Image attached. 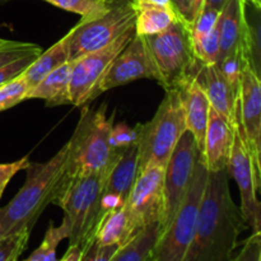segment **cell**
Masks as SVG:
<instances>
[{"instance_id":"cell-4","label":"cell","mask_w":261,"mask_h":261,"mask_svg":"<svg viewBox=\"0 0 261 261\" xmlns=\"http://www.w3.org/2000/svg\"><path fill=\"white\" fill-rule=\"evenodd\" d=\"M106 181L107 176L99 173L76 176L61 185L53 203L63 209L69 222V245L78 247L83 256L107 216L101 203Z\"/></svg>"},{"instance_id":"cell-33","label":"cell","mask_w":261,"mask_h":261,"mask_svg":"<svg viewBox=\"0 0 261 261\" xmlns=\"http://www.w3.org/2000/svg\"><path fill=\"white\" fill-rule=\"evenodd\" d=\"M218 10L212 9V8H201L199 14L196 15L194 22L190 24L191 38L196 40V38L211 32L218 23Z\"/></svg>"},{"instance_id":"cell-9","label":"cell","mask_w":261,"mask_h":261,"mask_svg":"<svg viewBox=\"0 0 261 261\" xmlns=\"http://www.w3.org/2000/svg\"><path fill=\"white\" fill-rule=\"evenodd\" d=\"M134 35L135 27L122 33L105 47L75 59L69 83V105L84 106L97 98V88L110 64L121 53Z\"/></svg>"},{"instance_id":"cell-32","label":"cell","mask_w":261,"mask_h":261,"mask_svg":"<svg viewBox=\"0 0 261 261\" xmlns=\"http://www.w3.org/2000/svg\"><path fill=\"white\" fill-rule=\"evenodd\" d=\"M41 53H42V48L37 43L7 40L0 45V66L15 59L27 55H38Z\"/></svg>"},{"instance_id":"cell-3","label":"cell","mask_w":261,"mask_h":261,"mask_svg":"<svg viewBox=\"0 0 261 261\" xmlns=\"http://www.w3.org/2000/svg\"><path fill=\"white\" fill-rule=\"evenodd\" d=\"M114 117L115 112L111 116L107 115L106 102L96 111L91 107L82 109L78 125L68 140L69 149L63 184L76 176L93 173L109 177L110 171L124 152L114 149L110 144Z\"/></svg>"},{"instance_id":"cell-29","label":"cell","mask_w":261,"mask_h":261,"mask_svg":"<svg viewBox=\"0 0 261 261\" xmlns=\"http://www.w3.org/2000/svg\"><path fill=\"white\" fill-rule=\"evenodd\" d=\"M43 2L66 12L75 13L82 18H88L105 12L109 7L110 0H43Z\"/></svg>"},{"instance_id":"cell-11","label":"cell","mask_w":261,"mask_h":261,"mask_svg":"<svg viewBox=\"0 0 261 261\" xmlns=\"http://www.w3.org/2000/svg\"><path fill=\"white\" fill-rule=\"evenodd\" d=\"M236 122L255 171L261 180V83L260 76L245 65L236 102Z\"/></svg>"},{"instance_id":"cell-8","label":"cell","mask_w":261,"mask_h":261,"mask_svg":"<svg viewBox=\"0 0 261 261\" xmlns=\"http://www.w3.org/2000/svg\"><path fill=\"white\" fill-rule=\"evenodd\" d=\"M134 27V0H110L105 12L88 18H81L66 33L69 56L70 59H76L105 47Z\"/></svg>"},{"instance_id":"cell-23","label":"cell","mask_w":261,"mask_h":261,"mask_svg":"<svg viewBox=\"0 0 261 261\" xmlns=\"http://www.w3.org/2000/svg\"><path fill=\"white\" fill-rule=\"evenodd\" d=\"M160 236V222L145 224L124 246L117 249L111 261H152L153 251Z\"/></svg>"},{"instance_id":"cell-42","label":"cell","mask_w":261,"mask_h":261,"mask_svg":"<svg viewBox=\"0 0 261 261\" xmlns=\"http://www.w3.org/2000/svg\"><path fill=\"white\" fill-rule=\"evenodd\" d=\"M203 4L204 0H195V2H194V15H195V18L196 15L199 14V12L201 10V8H203Z\"/></svg>"},{"instance_id":"cell-24","label":"cell","mask_w":261,"mask_h":261,"mask_svg":"<svg viewBox=\"0 0 261 261\" xmlns=\"http://www.w3.org/2000/svg\"><path fill=\"white\" fill-rule=\"evenodd\" d=\"M70 60L66 35L54 43L50 48L41 53L20 75L25 79L31 88L36 86L41 79L45 78L48 73L55 70L64 63Z\"/></svg>"},{"instance_id":"cell-17","label":"cell","mask_w":261,"mask_h":261,"mask_svg":"<svg viewBox=\"0 0 261 261\" xmlns=\"http://www.w3.org/2000/svg\"><path fill=\"white\" fill-rule=\"evenodd\" d=\"M176 88H177L181 103H182L186 130L191 133L195 139L196 147L201 153L204 147L206 124H208L209 110H211L209 99L201 84L199 83L196 74H190Z\"/></svg>"},{"instance_id":"cell-25","label":"cell","mask_w":261,"mask_h":261,"mask_svg":"<svg viewBox=\"0 0 261 261\" xmlns=\"http://www.w3.org/2000/svg\"><path fill=\"white\" fill-rule=\"evenodd\" d=\"M260 9L246 4V22H245L244 43L247 63L250 68L260 76L261 42H260Z\"/></svg>"},{"instance_id":"cell-20","label":"cell","mask_w":261,"mask_h":261,"mask_svg":"<svg viewBox=\"0 0 261 261\" xmlns=\"http://www.w3.org/2000/svg\"><path fill=\"white\" fill-rule=\"evenodd\" d=\"M74 64L75 59H70L48 73L33 88L30 89L25 99H43L47 106L69 105V83Z\"/></svg>"},{"instance_id":"cell-38","label":"cell","mask_w":261,"mask_h":261,"mask_svg":"<svg viewBox=\"0 0 261 261\" xmlns=\"http://www.w3.org/2000/svg\"><path fill=\"white\" fill-rule=\"evenodd\" d=\"M117 249L119 247L115 246V245L101 246V245H97L93 242L88 251L84 254L82 261H111Z\"/></svg>"},{"instance_id":"cell-18","label":"cell","mask_w":261,"mask_h":261,"mask_svg":"<svg viewBox=\"0 0 261 261\" xmlns=\"http://www.w3.org/2000/svg\"><path fill=\"white\" fill-rule=\"evenodd\" d=\"M196 78L208 97L211 107L233 122L236 119L237 94L221 73L217 63L201 64Z\"/></svg>"},{"instance_id":"cell-15","label":"cell","mask_w":261,"mask_h":261,"mask_svg":"<svg viewBox=\"0 0 261 261\" xmlns=\"http://www.w3.org/2000/svg\"><path fill=\"white\" fill-rule=\"evenodd\" d=\"M234 138V121L219 114L211 107L204 137L203 152L200 153L201 162L208 171L226 170L231 155Z\"/></svg>"},{"instance_id":"cell-40","label":"cell","mask_w":261,"mask_h":261,"mask_svg":"<svg viewBox=\"0 0 261 261\" xmlns=\"http://www.w3.org/2000/svg\"><path fill=\"white\" fill-rule=\"evenodd\" d=\"M82 259H83V252L76 246H70V245L61 257L63 261H82Z\"/></svg>"},{"instance_id":"cell-36","label":"cell","mask_w":261,"mask_h":261,"mask_svg":"<svg viewBox=\"0 0 261 261\" xmlns=\"http://www.w3.org/2000/svg\"><path fill=\"white\" fill-rule=\"evenodd\" d=\"M234 261H260L261 260V232H252L251 237L242 246L241 252L233 256Z\"/></svg>"},{"instance_id":"cell-34","label":"cell","mask_w":261,"mask_h":261,"mask_svg":"<svg viewBox=\"0 0 261 261\" xmlns=\"http://www.w3.org/2000/svg\"><path fill=\"white\" fill-rule=\"evenodd\" d=\"M110 144L116 150H125L137 144V130L129 127L124 122L112 125L110 132Z\"/></svg>"},{"instance_id":"cell-19","label":"cell","mask_w":261,"mask_h":261,"mask_svg":"<svg viewBox=\"0 0 261 261\" xmlns=\"http://www.w3.org/2000/svg\"><path fill=\"white\" fill-rule=\"evenodd\" d=\"M246 22V0H227L219 12V60L244 40ZM218 60V61H219Z\"/></svg>"},{"instance_id":"cell-27","label":"cell","mask_w":261,"mask_h":261,"mask_svg":"<svg viewBox=\"0 0 261 261\" xmlns=\"http://www.w3.org/2000/svg\"><path fill=\"white\" fill-rule=\"evenodd\" d=\"M246 64L247 58L242 42L239 43L231 53L227 54L217 63L221 73L223 74V76L232 87V89L236 92V94H239L240 82H241L242 71H244Z\"/></svg>"},{"instance_id":"cell-7","label":"cell","mask_w":261,"mask_h":261,"mask_svg":"<svg viewBox=\"0 0 261 261\" xmlns=\"http://www.w3.org/2000/svg\"><path fill=\"white\" fill-rule=\"evenodd\" d=\"M208 170L200 160L199 152L198 160L194 167V175L190 186L186 193L182 204L172 222L158 239L157 245L152 255V261H184L186 252L193 242L198 223L199 208L205 189Z\"/></svg>"},{"instance_id":"cell-22","label":"cell","mask_w":261,"mask_h":261,"mask_svg":"<svg viewBox=\"0 0 261 261\" xmlns=\"http://www.w3.org/2000/svg\"><path fill=\"white\" fill-rule=\"evenodd\" d=\"M134 7L135 33L138 36H149L163 32L178 18L171 5L134 0Z\"/></svg>"},{"instance_id":"cell-14","label":"cell","mask_w":261,"mask_h":261,"mask_svg":"<svg viewBox=\"0 0 261 261\" xmlns=\"http://www.w3.org/2000/svg\"><path fill=\"white\" fill-rule=\"evenodd\" d=\"M143 78L153 79V73L143 37L135 33L129 43L110 64L97 88V97L110 89Z\"/></svg>"},{"instance_id":"cell-5","label":"cell","mask_w":261,"mask_h":261,"mask_svg":"<svg viewBox=\"0 0 261 261\" xmlns=\"http://www.w3.org/2000/svg\"><path fill=\"white\" fill-rule=\"evenodd\" d=\"M142 37L153 79L165 91L176 88L190 74H196L200 69L201 63L194 53L190 25L180 18L163 32Z\"/></svg>"},{"instance_id":"cell-37","label":"cell","mask_w":261,"mask_h":261,"mask_svg":"<svg viewBox=\"0 0 261 261\" xmlns=\"http://www.w3.org/2000/svg\"><path fill=\"white\" fill-rule=\"evenodd\" d=\"M30 162L31 161L28 160V157H23L22 160H18L15 162L0 165V199H2L3 193H4L5 188L9 184V181L12 180L13 176L19 172V171L24 170Z\"/></svg>"},{"instance_id":"cell-43","label":"cell","mask_w":261,"mask_h":261,"mask_svg":"<svg viewBox=\"0 0 261 261\" xmlns=\"http://www.w3.org/2000/svg\"><path fill=\"white\" fill-rule=\"evenodd\" d=\"M135 2H149V3H155V4H161V5H171L170 0H135Z\"/></svg>"},{"instance_id":"cell-31","label":"cell","mask_w":261,"mask_h":261,"mask_svg":"<svg viewBox=\"0 0 261 261\" xmlns=\"http://www.w3.org/2000/svg\"><path fill=\"white\" fill-rule=\"evenodd\" d=\"M31 87L22 75L0 86V112L24 101Z\"/></svg>"},{"instance_id":"cell-28","label":"cell","mask_w":261,"mask_h":261,"mask_svg":"<svg viewBox=\"0 0 261 261\" xmlns=\"http://www.w3.org/2000/svg\"><path fill=\"white\" fill-rule=\"evenodd\" d=\"M193 47L196 59L201 64L218 63L219 53H221L218 25H216L206 35L201 36V37L196 38V40H193Z\"/></svg>"},{"instance_id":"cell-10","label":"cell","mask_w":261,"mask_h":261,"mask_svg":"<svg viewBox=\"0 0 261 261\" xmlns=\"http://www.w3.org/2000/svg\"><path fill=\"white\" fill-rule=\"evenodd\" d=\"M198 155L199 149L196 147L195 139L191 133L186 130L181 135L165 167V177H163L165 209L161 222V234L170 226L185 199L193 178Z\"/></svg>"},{"instance_id":"cell-30","label":"cell","mask_w":261,"mask_h":261,"mask_svg":"<svg viewBox=\"0 0 261 261\" xmlns=\"http://www.w3.org/2000/svg\"><path fill=\"white\" fill-rule=\"evenodd\" d=\"M31 228H22L0 239V261H17L25 250Z\"/></svg>"},{"instance_id":"cell-39","label":"cell","mask_w":261,"mask_h":261,"mask_svg":"<svg viewBox=\"0 0 261 261\" xmlns=\"http://www.w3.org/2000/svg\"><path fill=\"white\" fill-rule=\"evenodd\" d=\"M194 2L195 0H170L171 7L176 12L177 17L188 23L189 25L194 22L195 15H194Z\"/></svg>"},{"instance_id":"cell-6","label":"cell","mask_w":261,"mask_h":261,"mask_svg":"<svg viewBox=\"0 0 261 261\" xmlns=\"http://www.w3.org/2000/svg\"><path fill=\"white\" fill-rule=\"evenodd\" d=\"M138 172L149 166L166 167L181 135L186 132L185 115L177 88L167 89L154 116L138 124Z\"/></svg>"},{"instance_id":"cell-12","label":"cell","mask_w":261,"mask_h":261,"mask_svg":"<svg viewBox=\"0 0 261 261\" xmlns=\"http://www.w3.org/2000/svg\"><path fill=\"white\" fill-rule=\"evenodd\" d=\"M227 172L236 181L241 196V212L247 226L254 232H261V204L257 198L261 180L255 171L251 157L246 149L236 119H234V138L229 155Z\"/></svg>"},{"instance_id":"cell-35","label":"cell","mask_w":261,"mask_h":261,"mask_svg":"<svg viewBox=\"0 0 261 261\" xmlns=\"http://www.w3.org/2000/svg\"><path fill=\"white\" fill-rule=\"evenodd\" d=\"M40 55V54H38ZM38 55H27L23 58L15 59V60L9 61V63L4 64L0 66V86L8 83L12 79L17 78L18 75L23 73L27 69V66L37 58Z\"/></svg>"},{"instance_id":"cell-1","label":"cell","mask_w":261,"mask_h":261,"mask_svg":"<svg viewBox=\"0 0 261 261\" xmlns=\"http://www.w3.org/2000/svg\"><path fill=\"white\" fill-rule=\"evenodd\" d=\"M226 170L208 171L195 234L184 261H231L247 228L229 190Z\"/></svg>"},{"instance_id":"cell-2","label":"cell","mask_w":261,"mask_h":261,"mask_svg":"<svg viewBox=\"0 0 261 261\" xmlns=\"http://www.w3.org/2000/svg\"><path fill=\"white\" fill-rule=\"evenodd\" d=\"M68 149L66 143L47 162L28 163L23 186L0 208V239L22 228L32 229L46 206L54 203L63 184Z\"/></svg>"},{"instance_id":"cell-16","label":"cell","mask_w":261,"mask_h":261,"mask_svg":"<svg viewBox=\"0 0 261 261\" xmlns=\"http://www.w3.org/2000/svg\"><path fill=\"white\" fill-rule=\"evenodd\" d=\"M137 173L138 149L135 144L121 153L119 161L110 171L101 199L105 213L109 214L125 205L134 185Z\"/></svg>"},{"instance_id":"cell-26","label":"cell","mask_w":261,"mask_h":261,"mask_svg":"<svg viewBox=\"0 0 261 261\" xmlns=\"http://www.w3.org/2000/svg\"><path fill=\"white\" fill-rule=\"evenodd\" d=\"M70 234V226L68 219L64 217L63 222L59 227L54 226V222H50L46 231L45 237L40 246L27 257L28 261H55L58 260L56 249L64 239H68Z\"/></svg>"},{"instance_id":"cell-44","label":"cell","mask_w":261,"mask_h":261,"mask_svg":"<svg viewBox=\"0 0 261 261\" xmlns=\"http://www.w3.org/2000/svg\"><path fill=\"white\" fill-rule=\"evenodd\" d=\"M5 41H7V40H5V38H2V37H0V45H2V43H4Z\"/></svg>"},{"instance_id":"cell-21","label":"cell","mask_w":261,"mask_h":261,"mask_svg":"<svg viewBox=\"0 0 261 261\" xmlns=\"http://www.w3.org/2000/svg\"><path fill=\"white\" fill-rule=\"evenodd\" d=\"M140 228L142 227L138 226L137 222L127 211L126 205H124L107 214L97 232L94 244L101 245V246L115 245L117 247H121Z\"/></svg>"},{"instance_id":"cell-45","label":"cell","mask_w":261,"mask_h":261,"mask_svg":"<svg viewBox=\"0 0 261 261\" xmlns=\"http://www.w3.org/2000/svg\"><path fill=\"white\" fill-rule=\"evenodd\" d=\"M7 2H10V0H0V3H7Z\"/></svg>"},{"instance_id":"cell-13","label":"cell","mask_w":261,"mask_h":261,"mask_svg":"<svg viewBox=\"0 0 261 261\" xmlns=\"http://www.w3.org/2000/svg\"><path fill=\"white\" fill-rule=\"evenodd\" d=\"M163 177L165 167L162 166H149L137 173L125 205L139 227L162 222L165 209Z\"/></svg>"},{"instance_id":"cell-41","label":"cell","mask_w":261,"mask_h":261,"mask_svg":"<svg viewBox=\"0 0 261 261\" xmlns=\"http://www.w3.org/2000/svg\"><path fill=\"white\" fill-rule=\"evenodd\" d=\"M226 2L227 0H204L203 8H212V9H216L218 12H221V9L226 4Z\"/></svg>"}]
</instances>
